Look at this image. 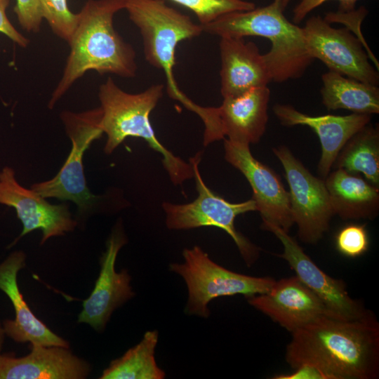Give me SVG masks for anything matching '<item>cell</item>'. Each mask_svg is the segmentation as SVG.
Masks as SVG:
<instances>
[{
    "label": "cell",
    "instance_id": "1",
    "mask_svg": "<svg viewBox=\"0 0 379 379\" xmlns=\"http://www.w3.org/2000/svg\"><path fill=\"white\" fill-rule=\"evenodd\" d=\"M286 361L310 366L324 379H375L379 375V324L371 311L356 319L324 315L291 333Z\"/></svg>",
    "mask_w": 379,
    "mask_h": 379
},
{
    "label": "cell",
    "instance_id": "2",
    "mask_svg": "<svg viewBox=\"0 0 379 379\" xmlns=\"http://www.w3.org/2000/svg\"><path fill=\"white\" fill-rule=\"evenodd\" d=\"M126 1L88 0L78 13V23L68 42L66 65L48 103L50 109L88 71L124 78L136 75L135 51L113 25L114 15L124 9Z\"/></svg>",
    "mask_w": 379,
    "mask_h": 379
},
{
    "label": "cell",
    "instance_id": "3",
    "mask_svg": "<svg viewBox=\"0 0 379 379\" xmlns=\"http://www.w3.org/2000/svg\"><path fill=\"white\" fill-rule=\"evenodd\" d=\"M281 0L265 6L222 15L201 25L203 32L221 37L260 36L272 43L263 54L272 81L282 83L303 75L314 60L311 56L302 27L284 15Z\"/></svg>",
    "mask_w": 379,
    "mask_h": 379
},
{
    "label": "cell",
    "instance_id": "4",
    "mask_svg": "<svg viewBox=\"0 0 379 379\" xmlns=\"http://www.w3.org/2000/svg\"><path fill=\"white\" fill-rule=\"evenodd\" d=\"M164 86L154 84L142 92L130 93L108 77L99 87L101 128L107 135L104 152L112 154L128 137L140 138L162 156L163 166L174 185L193 178L190 163L174 155L157 138L149 120L151 112L163 96Z\"/></svg>",
    "mask_w": 379,
    "mask_h": 379
},
{
    "label": "cell",
    "instance_id": "5",
    "mask_svg": "<svg viewBox=\"0 0 379 379\" xmlns=\"http://www.w3.org/2000/svg\"><path fill=\"white\" fill-rule=\"evenodd\" d=\"M124 9L140 30L145 60L164 72L169 97L200 117L204 107L194 102L179 88L173 67L178 44L199 36L203 32L201 25L168 6L163 0H127Z\"/></svg>",
    "mask_w": 379,
    "mask_h": 379
},
{
    "label": "cell",
    "instance_id": "6",
    "mask_svg": "<svg viewBox=\"0 0 379 379\" xmlns=\"http://www.w3.org/2000/svg\"><path fill=\"white\" fill-rule=\"evenodd\" d=\"M184 261L171 263L169 270L182 277L188 298L185 313L208 318L209 302L219 297L241 294L246 298L265 293L273 286L271 277H258L227 270L213 261L199 246L185 248Z\"/></svg>",
    "mask_w": 379,
    "mask_h": 379
},
{
    "label": "cell",
    "instance_id": "7",
    "mask_svg": "<svg viewBox=\"0 0 379 379\" xmlns=\"http://www.w3.org/2000/svg\"><path fill=\"white\" fill-rule=\"evenodd\" d=\"M72 149L59 172L51 179L34 183L30 188L45 199L70 201L76 204L79 215L88 213L99 202L100 196L92 194L84 175V152L103 134L101 128L102 110L95 109L60 114Z\"/></svg>",
    "mask_w": 379,
    "mask_h": 379
},
{
    "label": "cell",
    "instance_id": "8",
    "mask_svg": "<svg viewBox=\"0 0 379 379\" xmlns=\"http://www.w3.org/2000/svg\"><path fill=\"white\" fill-rule=\"evenodd\" d=\"M201 152L190 158L198 196L185 204L164 202L166 225L169 230H190L201 227H215L226 232L233 239L246 265L258 259L259 248L237 231L234 220L237 215L256 211L255 201L230 203L212 192L204 182L199 169Z\"/></svg>",
    "mask_w": 379,
    "mask_h": 379
},
{
    "label": "cell",
    "instance_id": "9",
    "mask_svg": "<svg viewBox=\"0 0 379 379\" xmlns=\"http://www.w3.org/2000/svg\"><path fill=\"white\" fill-rule=\"evenodd\" d=\"M283 166L289 187L291 215L300 239L315 244L334 215L324 179L313 175L285 145L272 149Z\"/></svg>",
    "mask_w": 379,
    "mask_h": 379
},
{
    "label": "cell",
    "instance_id": "10",
    "mask_svg": "<svg viewBox=\"0 0 379 379\" xmlns=\"http://www.w3.org/2000/svg\"><path fill=\"white\" fill-rule=\"evenodd\" d=\"M308 51L331 71L378 86L379 74L368 61L362 41L348 28H334L319 15L310 17L302 27Z\"/></svg>",
    "mask_w": 379,
    "mask_h": 379
},
{
    "label": "cell",
    "instance_id": "11",
    "mask_svg": "<svg viewBox=\"0 0 379 379\" xmlns=\"http://www.w3.org/2000/svg\"><path fill=\"white\" fill-rule=\"evenodd\" d=\"M0 204L13 208L22 224V232L11 246L36 230L42 232L43 244L53 237L74 230L77 225L67 204H50L31 188L24 187L10 166L0 171Z\"/></svg>",
    "mask_w": 379,
    "mask_h": 379
},
{
    "label": "cell",
    "instance_id": "12",
    "mask_svg": "<svg viewBox=\"0 0 379 379\" xmlns=\"http://www.w3.org/2000/svg\"><path fill=\"white\" fill-rule=\"evenodd\" d=\"M249 145L224 138L225 159L249 182L252 199L262 222L274 224L288 232L294 225L289 193L279 175L252 155Z\"/></svg>",
    "mask_w": 379,
    "mask_h": 379
},
{
    "label": "cell",
    "instance_id": "13",
    "mask_svg": "<svg viewBox=\"0 0 379 379\" xmlns=\"http://www.w3.org/2000/svg\"><path fill=\"white\" fill-rule=\"evenodd\" d=\"M126 243L121 225L117 224L107 241L94 288L90 296L83 301V309L78 321L88 324L98 332L105 329L116 309L135 295L128 270L124 269L117 272L115 270L118 253Z\"/></svg>",
    "mask_w": 379,
    "mask_h": 379
},
{
    "label": "cell",
    "instance_id": "14",
    "mask_svg": "<svg viewBox=\"0 0 379 379\" xmlns=\"http://www.w3.org/2000/svg\"><path fill=\"white\" fill-rule=\"evenodd\" d=\"M261 227L279 239L284 252L278 255L288 262L296 277L319 297L333 315L356 319L370 312L349 295L343 280L334 279L322 271L288 232L266 222H262Z\"/></svg>",
    "mask_w": 379,
    "mask_h": 379
},
{
    "label": "cell",
    "instance_id": "15",
    "mask_svg": "<svg viewBox=\"0 0 379 379\" xmlns=\"http://www.w3.org/2000/svg\"><path fill=\"white\" fill-rule=\"evenodd\" d=\"M247 301L291 333L324 315L334 316L296 276L275 281L267 292L247 297Z\"/></svg>",
    "mask_w": 379,
    "mask_h": 379
},
{
    "label": "cell",
    "instance_id": "16",
    "mask_svg": "<svg viewBox=\"0 0 379 379\" xmlns=\"http://www.w3.org/2000/svg\"><path fill=\"white\" fill-rule=\"evenodd\" d=\"M272 110L282 125L307 126L316 133L321 147L318 172L324 178L331 172L344 145L354 134L369 124L371 119L370 114L357 113L345 116H310L288 104H276Z\"/></svg>",
    "mask_w": 379,
    "mask_h": 379
},
{
    "label": "cell",
    "instance_id": "17",
    "mask_svg": "<svg viewBox=\"0 0 379 379\" xmlns=\"http://www.w3.org/2000/svg\"><path fill=\"white\" fill-rule=\"evenodd\" d=\"M26 255L22 251L11 253L0 263V290L10 299L15 319L3 324L6 335L16 343L69 347L67 341L53 333L32 312L20 291L17 277L25 266Z\"/></svg>",
    "mask_w": 379,
    "mask_h": 379
},
{
    "label": "cell",
    "instance_id": "18",
    "mask_svg": "<svg viewBox=\"0 0 379 379\" xmlns=\"http://www.w3.org/2000/svg\"><path fill=\"white\" fill-rule=\"evenodd\" d=\"M31 346L22 357L0 355V379H82L91 372L89 364L67 347Z\"/></svg>",
    "mask_w": 379,
    "mask_h": 379
},
{
    "label": "cell",
    "instance_id": "19",
    "mask_svg": "<svg viewBox=\"0 0 379 379\" xmlns=\"http://www.w3.org/2000/svg\"><path fill=\"white\" fill-rule=\"evenodd\" d=\"M220 93L235 96L272 81L263 54L253 42L244 38L221 37Z\"/></svg>",
    "mask_w": 379,
    "mask_h": 379
},
{
    "label": "cell",
    "instance_id": "20",
    "mask_svg": "<svg viewBox=\"0 0 379 379\" xmlns=\"http://www.w3.org/2000/svg\"><path fill=\"white\" fill-rule=\"evenodd\" d=\"M270 97L269 88L264 86L223 98L217 113L224 138L248 145L258 142L266 130Z\"/></svg>",
    "mask_w": 379,
    "mask_h": 379
},
{
    "label": "cell",
    "instance_id": "21",
    "mask_svg": "<svg viewBox=\"0 0 379 379\" xmlns=\"http://www.w3.org/2000/svg\"><path fill=\"white\" fill-rule=\"evenodd\" d=\"M334 215L343 220H373L379 210V190L368 180L342 168L324 179Z\"/></svg>",
    "mask_w": 379,
    "mask_h": 379
},
{
    "label": "cell",
    "instance_id": "22",
    "mask_svg": "<svg viewBox=\"0 0 379 379\" xmlns=\"http://www.w3.org/2000/svg\"><path fill=\"white\" fill-rule=\"evenodd\" d=\"M321 80L322 102L328 110L343 109L370 115L379 112L378 86L331 70L322 74Z\"/></svg>",
    "mask_w": 379,
    "mask_h": 379
},
{
    "label": "cell",
    "instance_id": "23",
    "mask_svg": "<svg viewBox=\"0 0 379 379\" xmlns=\"http://www.w3.org/2000/svg\"><path fill=\"white\" fill-rule=\"evenodd\" d=\"M333 166L362 174L370 183L378 187V127L369 123L354 134L339 152Z\"/></svg>",
    "mask_w": 379,
    "mask_h": 379
},
{
    "label": "cell",
    "instance_id": "24",
    "mask_svg": "<svg viewBox=\"0 0 379 379\" xmlns=\"http://www.w3.org/2000/svg\"><path fill=\"white\" fill-rule=\"evenodd\" d=\"M157 331H147L142 339L120 358L112 361L100 379H163L166 376L155 359Z\"/></svg>",
    "mask_w": 379,
    "mask_h": 379
},
{
    "label": "cell",
    "instance_id": "25",
    "mask_svg": "<svg viewBox=\"0 0 379 379\" xmlns=\"http://www.w3.org/2000/svg\"><path fill=\"white\" fill-rule=\"evenodd\" d=\"M192 11L200 25H206L220 16L234 11L255 8V4L244 0H170Z\"/></svg>",
    "mask_w": 379,
    "mask_h": 379
},
{
    "label": "cell",
    "instance_id": "26",
    "mask_svg": "<svg viewBox=\"0 0 379 379\" xmlns=\"http://www.w3.org/2000/svg\"><path fill=\"white\" fill-rule=\"evenodd\" d=\"M43 19L52 32L67 43L78 23V13H72L67 0H40Z\"/></svg>",
    "mask_w": 379,
    "mask_h": 379
},
{
    "label": "cell",
    "instance_id": "27",
    "mask_svg": "<svg viewBox=\"0 0 379 379\" xmlns=\"http://www.w3.org/2000/svg\"><path fill=\"white\" fill-rule=\"evenodd\" d=\"M338 251L349 258L364 254L368 247V238L364 225L352 224L342 228L336 235Z\"/></svg>",
    "mask_w": 379,
    "mask_h": 379
},
{
    "label": "cell",
    "instance_id": "28",
    "mask_svg": "<svg viewBox=\"0 0 379 379\" xmlns=\"http://www.w3.org/2000/svg\"><path fill=\"white\" fill-rule=\"evenodd\" d=\"M13 11L24 30L29 33L40 31L43 20L40 0H16Z\"/></svg>",
    "mask_w": 379,
    "mask_h": 379
},
{
    "label": "cell",
    "instance_id": "29",
    "mask_svg": "<svg viewBox=\"0 0 379 379\" xmlns=\"http://www.w3.org/2000/svg\"><path fill=\"white\" fill-rule=\"evenodd\" d=\"M329 0H300L293 11V22L300 23L314 9ZM339 12L345 13L354 11L357 0H338Z\"/></svg>",
    "mask_w": 379,
    "mask_h": 379
},
{
    "label": "cell",
    "instance_id": "30",
    "mask_svg": "<svg viewBox=\"0 0 379 379\" xmlns=\"http://www.w3.org/2000/svg\"><path fill=\"white\" fill-rule=\"evenodd\" d=\"M10 0H0V33L4 34L22 48H26L29 40L19 32L10 22L6 15V9Z\"/></svg>",
    "mask_w": 379,
    "mask_h": 379
},
{
    "label": "cell",
    "instance_id": "31",
    "mask_svg": "<svg viewBox=\"0 0 379 379\" xmlns=\"http://www.w3.org/2000/svg\"><path fill=\"white\" fill-rule=\"evenodd\" d=\"M274 379H324L322 374L316 368L310 366H301L294 369L291 374H281L273 377Z\"/></svg>",
    "mask_w": 379,
    "mask_h": 379
},
{
    "label": "cell",
    "instance_id": "32",
    "mask_svg": "<svg viewBox=\"0 0 379 379\" xmlns=\"http://www.w3.org/2000/svg\"><path fill=\"white\" fill-rule=\"evenodd\" d=\"M5 336H6V334H5L3 326L1 324H0V355L1 354V352L2 350L3 345H4Z\"/></svg>",
    "mask_w": 379,
    "mask_h": 379
},
{
    "label": "cell",
    "instance_id": "33",
    "mask_svg": "<svg viewBox=\"0 0 379 379\" xmlns=\"http://www.w3.org/2000/svg\"><path fill=\"white\" fill-rule=\"evenodd\" d=\"M291 0H281L282 7L284 10L286 9Z\"/></svg>",
    "mask_w": 379,
    "mask_h": 379
}]
</instances>
